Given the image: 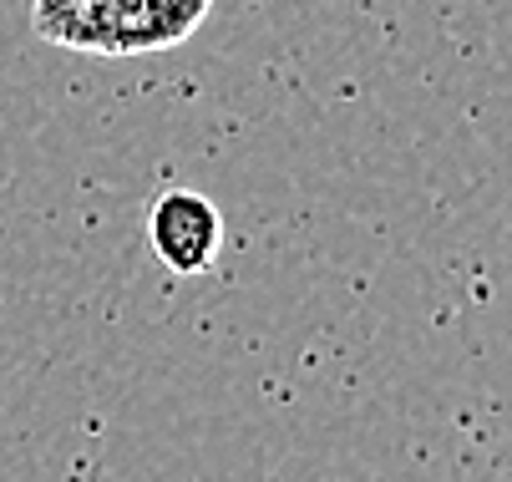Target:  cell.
I'll return each mask as SVG.
<instances>
[{
  "instance_id": "1",
  "label": "cell",
  "mask_w": 512,
  "mask_h": 482,
  "mask_svg": "<svg viewBox=\"0 0 512 482\" xmlns=\"http://www.w3.org/2000/svg\"><path fill=\"white\" fill-rule=\"evenodd\" d=\"M213 0H36V31L71 51L137 56L188 41Z\"/></svg>"
},
{
  "instance_id": "2",
  "label": "cell",
  "mask_w": 512,
  "mask_h": 482,
  "mask_svg": "<svg viewBox=\"0 0 512 482\" xmlns=\"http://www.w3.org/2000/svg\"><path fill=\"white\" fill-rule=\"evenodd\" d=\"M148 244L173 274H208L224 249V214L198 188H168L148 209Z\"/></svg>"
}]
</instances>
